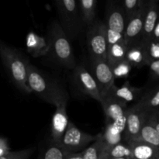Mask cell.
<instances>
[{
  "label": "cell",
  "instance_id": "1",
  "mask_svg": "<svg viewBox=\"0 0 159 159\" xmlns=\"http://www.w3.org/2000/svg\"><path fill=\"white\" fill-rule=\"evenodd\" d=\"M28 85L32 93L43 101L55 107L63 103H68V96L65 90L55 81L51 80L40 70L30 62L26 61Z\"/></svg>",
  "mask_w": 159,
  "mask_h": 159
},
{
  "label": "cell",
  "instance_id": "2",
  "mask_svg": "<svg viewBox=\"0 0 159 159\" xmlns=\"http://www.w3.org/2000/svg\"><path fill=\"white\" fill-rule=\"evenodd\" d=\"M0 57L14 85L26 94L33 93L28 85L26 61L18 50L0 41Z\"/></svg>",
  "mask_w": 159,
  "mask_h": 159
},
{
  "label": "cell",
  "instance_id": "3",
  "mask_svg": "<svg viewBox=\"0 0 159 159\" xmlns=\"http://www.w3.org/2000/svg\"><path fill=\"white\" fill-rule=\"evenodd\" d=\"M48 37L51 43L50 53L54 61L68 69L74 70L77 66L74 52L70 40L62 30L58 21L55 20L51 23Z\"/></svg>",
  "mask_w": 159,
  "mask_h": 159
},
{
  "label": "cell",
  "instance_id": "4",
  "mask_svg": "<svg viewBox=\"0 0 159 159\" xmlns=\"http://www.w3.org/2000/svg\"><path fill=\"white\" fill-rule=\"evenodd\" d=\"M58 23L69 40L77 37L82 31V23L76 0H59L55 2Z\"/></svg>",
  "mask_w": 159,
  "mask_h": 159
},
{
  "label": "cell",
  "instance_id": "5",
  "mask_svg": "<svg viewBox=\"0 0 159 159\" xmlns=\"http://www.w3.org/2000/svg\"><path fill=\"white\" fill-rule=\"evenodd\" d=\"M87 47L91 60L107 59V32L103 22L96 20L89 26L87 32Z\"/></svg>",
  "mask_w": 159,
  "mask_h": 159
},
{
  "label": "cell",
  "instance_id": "6",
  "mask_svg": "<svg viewBox=\"0 0 159 159\" xmlns=\"http://www.w3.org/2000/svg\"><path fill=\"white\" fill-rule=\"evenodd\" d=\"M97 139L98 135H92L83 132L70 121L60 145L67 152L77 153L83 152V149Z\"/></svg>",
  "mask_w": 159,
  "mask_h": 159
},
{
  "label": "cell",
  "instance_id": "7",
  "mask_svg": "<svg viewBox=\"0 0 159 159\" xmlns=\"http://www.w3.org/2000/svg\"><path fill=\"white\" fill-rule=\"evenodd\" d=\"M91 70L92 75L97 83L102 97L115 85L113 70L107 60H91Z\"/></svg>",
  "mask_w": 159,
  "mask_h": 159
},
{
  "label": "cell",
  "instance_id": "8",
  "mask_svg": "<svg viewBox=\"0 0 159 159\" xmlns=\"http://www.w3.org/2000/svg\"><path fill=\"white\" fill-rule=\"evenodd\" d=\"M74 82L77 88L85 95H88L100 103L102 96L99 86L91 73L83 65H77L73 72Z\"/></svg>",
  "mask_w": 159,
  "mask_h": 159
},
{
  "label": "cell",
  "instance_id": "9",
  "mask_svg": "<svg viewBox=\"0 0 159 159\" xmlns=\"http://www.w3.org/2000/svg\"><path fill=\"white\" fill-rule=\"evenodd\" d=\"M148 112L133 105L128 108L126 120V127L124 131V141L130 143L139 139L140 133L143 127Z\"/></svg>",
  "mask_w": 159,
  "mask_h": 159
},
{
  "label": "cell",
  "instance_id": "10",
  "mask_svg": "<svg viewBox=\"0 0 159 159\" xmlns=\"http://www.w3.org/2000/svg\"><path fill=\"white\" fill-rule=\"evenodd\" d=\"M105 24L107 31L124 34L127 26V19L121 5L109 2L106 12Z\"/></svg>",
  "mask_w": 159,
  "mask_h": 159
},
{
  "label": "cell",
  "instance_id": "11",
  "mask_svg": "<svg viewBox=\"0 0 159 159\" xmlns=\"http://www.w3.org/2000/svg\"><path fill=\"white\" fill-rule=\"evenodd\" d=\"M100 104L106 116V122H116L127 118V104L110 94L102 96Z\"/></svg>",
  "mask_w": 159,
  "mask_h": 159
},
{
  "label": "cell",
  "instance_id": "12",
  "mask_svg": "<svg viewBox=\"0 0 159 159\" xmlns=\"http://www.w3.org/2000/svg\"><path fill=\"white\" fill-rule=\"evenodd\" d=\"M146 6L147 3L139 12H138L127 21L125 32H124V39H125V43L128 47L142 41Z\"/></svg>",
  "mask_w": 159,
  "mask_h": 159
},
{
  "label": "cell",
  "instance_id": "13",
  "mask_svg": "<svg viewBox=\"0 0 159 159\" xmlns=\"http://www.w3.org/2000/svg\"><path fill=\"white\" fill-rule=\"evenodd\" d=\"M67 103L56 107L51 120V141L60 144L68 128L69 120L67 114Z\"/></svg>",
  "mask_w": 159,
  "mask_h": 159
},
{
  "label": "cell",
  "instance_id": "14",
  "mask_svg": "<svg viewBox=\"0 0 159 159\" xmlns=\"http://www.w3.org/2000/svg\"><path fill=\"white\" fill-rule=\"evenodd\" d=\"M126 120L127 118L116 122H106L105 129L99 136L110 149L124 141Z\"/></svg>",
  "mask_w": 159,
  "mask_h": 159
},
{
  "label": "cell",
  "instance_id": "15",
  "mask_svg": "<svg viewBox=\"0 0 159 159\" xmlns=\"http://www.w3.org/2000/svg\"><path fill=\"white\" fill-rule=\"evenodd\" d=\"M159 22V5L156 0L147 2L145 15H144V29H143L142 41H147L152 37L155 26Z\"/></svg>",
  "mask_w": 159,
  "mask_h": 159
},
{
  "label": "cell",
  "instance_id": "16",
  "mask_svg": "<svg viewBox=\"0 0 159 159\" xmlns=\"http://www.w3.org/2000/svg\"><path fill=\"white\" fill-rule=\"evenodd\" d=\"M26 48L31 56L42 57L49 54L51 43L48 37H43L34 32H30L26 36Z\"/></svg>",
  "mask_w": 159,
  "mask_h": 159
},
{
  "label": "cell",
  "instance_id": "17",
  "mask_svg": "<svg viewBox=\"0 0 159 159\" xmlns=\"http://www.w3.org/2000/svg\"><path fill=\"white\" fill-rule=\"evenodd\" d=\"M144 89L138 88L130 85L128 82H126L120 87H116L113 85L107 94H110L120 99L125 103L141 99V96L144 95Z\"/></svg>",
  "mask_w": 159,
  "mask_h": 159
},
{
  "label": "cell",
  "instance_id": "18",
  "mask_svg": "<svg viewBox=\"0 0 159 159\" xmlns=\"http://www.w3.org/2000/svg\"><path fill=\"white\" fill-rule=\"evenodd\" d=\"M126 60L133 68H140L148 65L149 61L144 42H138L129 46L126 55Z\"/></svg>",
  "mask_w": 159,
  "mask_h": 159
},
{
  "label": "cell",
  "instance_id": "19",
  "mask_svg": "<svg viewBox=\"0 0 159 159\" xmlns=\"http://www.w3.org/2000/svg\"><path fill=\"white\" fill-rule=\"evenodd\" d=\"M131 147L133 159H157L159 156V150L141 140L128 143Z\"/></svg>",
  "mask_w": 159,
  "mask_h": 159
},
{
  "label": "cell",
  "instance_id": "20",
  "mask_svg": "<svg viewBox=\"0 0 159 159\" xmlns=\"http://www.w3.org/2000/svg\"><path fill=\"white\" fill-rule=\"evenodd\" d=\"M134 105L145 112H155L159 110V86L144 93Z\"/></svg>",
  "mask_w": 159,
  "mask_h": 159
},
{
  "label": "cell",
  "instance_id": "21",
  "mask_svg": "<svg viewBox=\"0 0 159 159\" xmlns=\"http://www.w3.org/2000/svg\"><path fill=\"white\" fill-rule=\"evenodd\" d=\"M110 150L99 134L98 139L84 150V159H110Z\"/></svg>",
  "mask_w": 159,
  "mask_h": 159
},
{
  "label": "cell",
  "instance_id": "22",
  "mask_svg": "<svg viewBox=\"0 0 159 159\" xmlns=\"http://www.w3.org/2000/svg\"><path fill=\"white\" fill-rule=\"evenodd\" d=\"M79 2V12L83 25L91 26L96 23V0H80Z\"/></svg>",
  "mask_w": 159,
  "mask_h": 159
},
{
  "label": "cell",
  "instance_id": "23",
  "mask_svg": "<svg viewBox=\"0 0 159 159\" xmlns=\"http://www.w3.org/2000/svg\"><path fill=\"white\" fill-rule=\"evenodd\" d=\"M139 140L151 144L159 150V134L148 118V112L140 133Z\"/></svg>",
  "mask_w": 159,
  "mask_h": 159
},
{
  "label": "cell",
  "instance_id": "24",
  "mask_svg": "<svg viewBox=\"0 0 159 159\" xmlns=\"http://www.w3.org/2000/svg\"><path fill=\"white\" fill-rule=\"evenodd\" d=\"M127 49L128 46L126 43H116L109 47L107 61L111 68L120 62L126 60Z\"/></svg>",
  "mask_w": 159,
  "mask_h": 159
},
{
  "label": "cell",
  "instance_id": "25",
  "mask_svg": "<svg viewBox=\"0 0 159 159\" xmlns=\"http://www.w3.org/2000/svg\"><path fill=\"white\" fill-rule=\"evenodd\" d=\"M68 152L60 145L51 141L43 150L40 159H65Z\"/></svg>",
  "mask_w": 159,
  "mask_h": 159
},
{
  "label": "cell",
  "instance_id": "26",
  "mask_svg": "<svg viewBox=\"0 0 159 159\" xmlns=\"http://www.w3.org/2000/svg\"><path fill=\"white\" fill-rule=\"evenodd\" d=\"M147 3V1L144 0H125L121 3L123 9L125 13L127 23L131 17L136 15Z\"/></svg>",
  "mask_w": 159,
  "mask_h": 159
},
{
  "label": "cell",
  "instance_id": "27",
  "mask_svg": "<svg viewBox=\"0 0 159 159\" xmlns=\"http://www.w3.org/2000/svg\"><path fill=\"white\" fill-rule=\"evenodd\" d=\"M125 158L133 159L131 147L128 143L122 141L110 150V158Z\"/></svg>",
  "mask_w": 159,
  "mask_h": 159
},
{
  "label": "cell",
  "instance_id": "28",
  "mask_svg": "<svg viewBox=\"0 0 159 159\" xmlns=\"http://www.w3.org/2000/svg\"><path fill=\"white\" fill-rule=\"evenodd\" d=\"M144 43L149 63L153 61L159 60V42L154 39H150Z\"/></svg>",
  "mask_w": 159,
  "mask_h": 159
},
{
  "label": "cell",
  "instance_id": "29",
  "mask_svg": "<svg viewBox=\"0 0 159 159\" xmlns=\"http://www.w3.org/2000/svg\"><path fill=\"white\" fill-rule=\"evenodd\" d=\"M132 68L133 67L128 63V61L127 60H124L113 67L112 70H113L115 79H116V78L127 77L131 71Z\"/></svg>",
  "mask_w": 159,
  "mask_h": 159
},
{
  "label": "cell",
  "instance_id": "30",
  "mask_svg": "<svg viewBox=\"0 0 159 159\" xmlns=\"http://www.w3.org/2000/svg\"><path fill=\"white\" fill-rule=\"evenodd\" d=\"M34 152V148L23 149L17 152H10L0 159H29Z\"/></svg>",
  "mask_w": 159,
  "mask_h": 159
},
{
  "label": "cell",
  "instance_id": "31",
  "mask_svg": "<svg viewBox=\"0 0 159 159\" xmlns=\"http://www.w3.org/2000/svg\"><path fill=\"white\" fill-rule=\"evenodd\" d=\"M9 152H10V148L7 139L0 137V158L6 155Z\"/></svg>",
  "mask_w": 159,
  "mask_h": 159
},
{
  "label": "cell",
  "instance_id": "32",
  "mask_svg": "<svg viewBox=\"0 0 159 159\" xmlns=\"http://www.w3.org/2000/svg\"><path fill=\"white\" fill-rule=\"evenodd\" d=\"M148 66L149 67V70L152 77L159 79V60L151 61Z\"/></svg>",
  "mask_w": 159,
  "mask_h": 159
},
{
  "label": "cell",
  "instance_id": "33",
  "mask_svg": "<svg viewBox=\"0 0 159 159\" xmlns=\"http://www.w3.org/2000/svg\"><path fill=\"white\" fill-rule=\"evenodd\" d=\"M148 118L159 134V113L156 111L148 112Z\"/></svg>",
  "mask_w": 159,
  "mask_h": 159
},
{
  "label": "cell",
  "instance_id": "34",
  "mask_svg": "<svg viewBox=\"0 0 159 159\" xmlns=\"http://www.w3.org/2000/svg\"><path fill=\"white\" fill-rule=\"evenodd\" d=\"M84 151L77 153H71L68 152L65 159H84Z\"/></svg>",
  "mask_w": 159,
  "mask_h": 159
},
{
  "label": "cell",
  "instance_id": "35",
  "mask_svg": "<svg viewBox=\"0 0 159 159\" xmlns=\"http://www.w3.org/2000/svg\"><path fill=\"white\" fill-rule=\"evenodd\" d=\"M151 39H154V40L159 42V22L155 26V30H154V32L152 34V37Z\"/></svg>",
  "mask_w": 159,
  "mask_h": 159
},
{
  "label": "cell",
  "instance_id": "36",
  "mask_svg": "<svg viewBox=\"0 0 159 159\" xmlns=\"http://www.w3.org/2000/svg\"><path fill=\"white\" fill-rule=\"evenodd\" d=\"M110 159H128V158H110Z\"/></svg>",
  "mask_w": 159,
  "mask_h": 159
},
{
  "label": "cell",
  "instance_id": "37",
  "mask_svg": "<svg viewBox=\"0 0 159 159\" xmlns=\"http://www.w3.org/2000/svg\"><path fill=\"white\" fill-rule=\"evenodd\" d=\"M156 112H158V113H159V110H157V111Z\"/></svg>",
  "mask_w": 159,
  "mask_h": 159
},
{
  "label": "cell",
  "instance_id": "38",
  "mask_svg": "<svg viewBox=\"0 0 159 159\" xmlns=\"http://www.w3.org/2000/svg\"><path fill=\"white\" fill-rule=\"evenodd\" d=\"M157 159H159V156H158V158H157Z\"/></svg>",
  "mask_w": 159,
  "mask_h": 159
}]
</instances>
